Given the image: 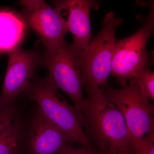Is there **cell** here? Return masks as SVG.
I'll use <instances>...</instances> for the list:
<instances>
[{
    "mask_svg": "<svg viewBox=\"0 0 154 154\" xmlns=\"http://www.w3.org/2000/svg\"><path fill=\"white\" fill-rule=\"evenodd\" d=\"M16 111L13 104H8L0 99V134L15 121Z\"/></svg>",
    "mask_w": 154,
    "mask_h": 154,
    "instance_id": "5bb4252c",
    "label": "cell"
},
{
    "mask_svg": "<svg viewBox=\"0 0 154 154\" xmlns=\"http://www.w3.org/2000/svg\"><path fill=\"white\" fill-rule=\"evenodd\" d=\"M21 130L14 121L0 134V154H16L21 140Z\"/></svg>",
    "mask_w": 154,
    "mask_h": 154,
    "instance_id": "7c38bea8",
    "label": "cell"
},
{
    "mask_svg": "<svg viewBox=\"0 0 154 154\" xmlns=\"http://www.w3.org/2000/svg\"><path fill=\"white\" fill-rule=\"evenodd\" d=\"M54 7L64 18L69 32L72 33L76 51L82 54L91 41L90 14L92 8H97L99 3L92 0L56 1Z\"/></svg>",
    "mask_w": 154,
    "mask_h": 154,
    "instance_id": "9c48e42d",
    "label": "cell"
},
{
    "mask_svg": "<svg viewBox=\"0 0 154 154\" xmlns=\"http://www.w3.org/2000/svg\"><path fill=\"white\" fill-rule=\"evenodd\" d=\"M8 69L0 99L13 104L17 96L28 88L34 69L42 59L35 51L18 47L9 52Z\"/></svg>",
    "mask_w": 154,
    "mask_h": 154,
    "instance_id": "ba28073f",
    "label": "cell"
},
{
    "mask_svg": "<svg viewBox=\"0 0 154 154\" xmlns=\"http://www.w3.org/2000/svg\"><path fill=\"white\" fill-rule=\"evenodd\" d=\"M58 154H103L92 150L91 149L83 147L82 148H73L68 146L64 149Z\"/></svg>",
    "mask_w": 154,
    "mask_h": 154,
    "instance_id": "2e32d148",
    "label": "cell"
},
{
    "mask_svg": "<svg viewBox=\"0 0 154 154\" xmlns=\"http://www.w3.org/2000/svg\"><path fill=\"white\" fill-rule=\"evenodd\" d=\"M24 21L12 12H0V52L19 47L25 33Z\"/></svg>",
    "mask_w": 154,
    "mask_h": 154,
    "instance_id": "8fae6325",
    "label": "cell"
},
{
    "mask_svg": "<svg viewBox=\"0 0 154 154\" xmlns=\"http://www.w3.org/2000/svg\"><path fill=\"white\" fill-rule=\"evenodd\" d=\"M81 55L72 44L65 42L57 47L45 49L42 59L56 88L66 93L78 112L85 100L82 93Z\"/></svg>",
    "mask_w": 154,
    "mask_h": 154,
    "instance_id": "277c9868",
    "label": "cell"
},
{
    "mask_svg": "<svg viewBox=\"0 0 154 154\" xmlns=\"http://www.w3.org/2000/svg\"><path fill=\"white\" fill-rule=\"evenodd\" d=\"M87 89L79 113L98 147L107 154H133V139L121 113L99 87Z\"/></svg>",
    "mask_w": 154,
    "mask_h": 154,
    "instance_id": "6da1fadb",
    "label": "cell"
},
{
    "mask_svg": "<svg viewBox=\"0 0 154 154\" xmlns=\"http://www.w3.org/2000/svg\"><path fill=\"white\" fill-rule=\"evenodd\" d=\"M122 23L114 12L107 13L102 20L101 30L81 54L82 80L86 88H100L107 82L117 41L116 31Z\"/></svg>",
    "mask_w": 154,
    "mask_h": 154,
    "instance_id": "3957f363",
    "label": "cell"
},
{
    "mask_svg": "<svg viewBox=\"0 0 154 154\" xmlns=\"http://www.w3.org/2000/svg\"><path fill=\"white\" fill-rule=\"evenodd\" d=\"M103 93L121 113L133 140L154 132V105L135 83L130 81L120 89L107 87Z\"/></svg>",
    "mask_w": 154,
    "mask_h": 154,
    "instance_id": "8992f818",
    "label": "cell"
},
{
    "mask_svg": "<svg viewBox=\"0 0 154 154\" xmlns=\"http://www.w3.org/2000/svg\"><path fill=\"white\" fill-rule=\"evenodd\" d=\"M28 88L30 98L37 102L39 110L72 143L91 149V141L83 131L84 123L78 110L59 94L49 75L36 81Z\"/></svg>",
    "mask_w": 154,
    "mask_h": 154,
    "instance_id": "7a4b0ae2",
    "label": "cell"
},
{
    "mask_svg": "<svg viewBox=\"0 0 154 154\" xmlns=\"http://www.w3.org/2000/svg\"><path fill=\"white\" fill-rule=\"evenodd\" d=\"M20 3L26 21L39 36L45 49L65 42L69 30L64 18L57 9L42 0H23Z\"/></svg>",
    "mask_w": 154,
    "mask_h": 154,
    "instance_id": "52a82bcc",
    "label": "cell"
},
{
    "mask_svg": "<svg viewBox=\"0 0 154 154\" xmlns=\"http://www.w3.org/2000/svg\"><path fill=\"white\" fill-rule=\"evenodd\" d=\"M137 85L140 92L150 100L154 99V73L146 68L140 71L131 80Z\"/></svg>",
    "mask_w": 154,
    "mask_h": 154,
    "instance_id": "4fadbf2b",
    "label": "cell"
},
{
    "mask_svg": "<svg viewBox=\"0 0 154 154\" xmlns=\"http://www.w3.org/2000/svg\"><path fill=\"white\" fill-rule=\"evenodd\" d=\"M154 27V8H151L143 27L131 36L116 42L111 74L123 87L149 64V58L146 45Z\"/></svg>",
    "mask_w": 154,
    "mask_h": 154,
    "instance_id": "5b68a950",
    "label": "cell"
},
{
    "mask_svg": "<svg viewBox=\"0 0 154 154\" xmlns=\"http://www.w3.org/2000/svg\"><path fill=\"white\" fill-rule=\"evenodd\" d=\"M133 154H154V133L140 139L133 140Z\"/></svg>",
    "mask_w": 154,
    "mask_h": 154,
    "instance_id": "9a60e30c",
    "label": "cell"
},
{
    "mask_svg": "<svg viewBox=\"0 0 154 154\" xmlns=\"http://www.w3.org/2000/svg\"><path fill=\"white\" fill-rule=\"evenodd\" d=\"M29 140L32 154H58L72 143L39 109L32 120Z\"/></svg>",
    "mask_w": 154,
    "mask_h": 154,
    "instance_id": "30bf717a",
    "label": "cell"
}]
</instances>
